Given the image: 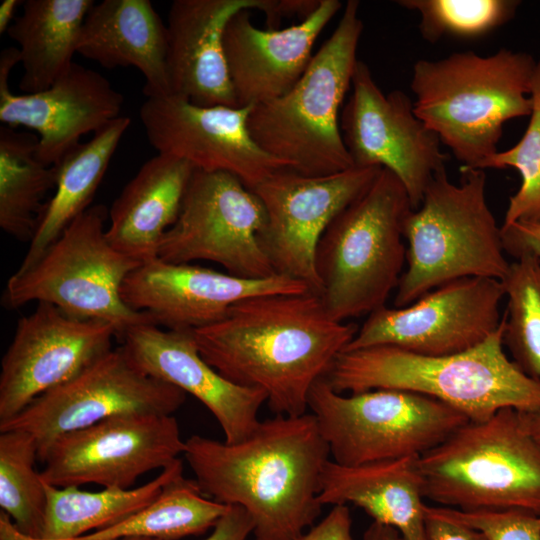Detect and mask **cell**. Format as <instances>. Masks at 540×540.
I'll return each instance as SVG.
<instances>
[{"label": "cell", "instance_id": "cell-20", "mask_svg": "<svg viewBox=\"0 0 540 540\" xmlns=\"http://www.w3.org/2000/svg\"><path fill=\"white\" fill-rule=\"evenodd\" d=\"M20 63L17 47L0 55V120L12 128L24 126L37 132V157L54 166L81 137L95 133L118 118L124 103L103 75L73 63L49 88L37 93L15 94L8 79Z\"/></svg>", "mask_w": 540, "mask_h": 540}, {"label": "cell", "instance_id": "cell-25", "mask_svg": "<svg viewBox=\"0 0 540 540\" xmlns=\"http://www.w3.org/2000/svg\"><path fill=\"white\" fill-rule=\"evenodd\" d=\"M418 457L358 466L328 460L319 492L320 504H353L373 521L395 528L401 540H428Z\"/></svg>", "mask_w": 540, "mask_h": 540}, {"label": "cell", "instance_id": "cell-42", "mask_svg": "<svg viewBox=\"0 0 540 540\" xmlns=\"http://www.w3.org/2000/svg\"><path fill=\"white\" fill-rule=\"evenodd\" d=\"M362 540H401V537L395 528L373 521L365 530Z\"/></svg>", "mask_w": 540, "mask_h": 540}, {"label": "cell", "instance_id": "cell-21", "mask_svg": "<svg viewBox=\"0 0 540 540\" xmlns=\"http://www.w3.org/2000/svg\"><path fill=\"white\" fill-rule=\"evenodd\" d=\"M121 340L145 373L191 394L207 407L226 443L245 440L260 423L258 411L267 401L265 392L236 385L219 374L201 356L192 331L143 324L129 329Z\"/></svg>", "mask_w": 540, "mask_h": 540}, {"label": "cell", "instance_id": "cell-2", "mask_svg": "<svg viewBox=\"0 0 540 540\" xmlns=\"http://www.w3.org/2000/svg\"><path fill=\"white\" fill-rule=\"evenodd\" d=\"M183 455L206 497L245 509L254 540H299L320 515L330 452L311 413L260 421L235 444L192 435Z\"/></svg>", "mask_w": 540, "mask_h": 540}, {"label": "cell", "instance_id": "cell-9", "mask_svg": "<svg viewBox=\"0 0 540 540\" xmlns=\"http://www.w3.org/2000/svg\"><path fill=\"white\" fill-rule=\"evenodd\" d=\"M108 210L90 206L77 216L36 263L8 279L3 303L11 309L27 303H48L79 319L106 322L117 338L138 325L156 324L152 316L129 308L121 286L140 262L109 242ZM157 325V324H156Z\"/></svg>", "mask_w": 540, "mask_h": 540}, {"label": "cell", "instance_id": "cell-31", "mask_svg": "<svg viewBox=\"0 0 540 540\" xmlns=\"http://www.w3.org/2000/svg\"><path fill=\"white\" fill-rule=\"evenodd\" d=\"M227 508V505L206 497L195 480L181 474L142 509L112 526L74 540H113L123 537L178 540L213 528Z\"/></svg>", "mask_w": 540, "mask_h": 540}, {"label": "cell", "instance_id": "cell-14", "mask_svg": "<svg viewBox=\"0 0 540 540\" xmlns=\"http://www.w3.org/2000/svg\"><path fill=\"white\" fill-rule=\"evenodd\" d=\"M184 449L173 415H117L58 436L44 454L40 475L55 487L94 483L130 489L141 475L172 464Z\"/></svg>", "mask_w": 540, "mask_h": 540}, {"label": "cell", "instance_id": "cell-8", "mask_svg": "<svg viewBox=\"0 0 540 540\" xmlns=\"http://www.w3.org/2000/svg\"><path fill=\"white\" fill-rule=\"evenodd\" d=\"M424 497L463 511L540 515V443L521 413L503 408L468 421L418 457Z\"/></svg>", "mask_w": 540, "mask_h": 540}, {"label": "cell", "instance_id": "cell-15", "mask_svg": "<svg viewBox=\"0 0 540 540\" xmlns=\"http://www.w3.org/2000/svg\"><path fill=\"white\" fill-rule=\"evenodd\" d=\"M504 296L498 279L466 277L448 282L407 306L385 305L373 311L344 350L394 346L426 356L469 350L500 326Z\"/></svg>", "mask_w": 540, "mask_h": 540}, {"label": "cell", "instance_id": "cell-37", "mask_svg": "<svg viewBox=\"0 0 540 540\" xmlns=\"http://www.w3.org/2000/svg\"><path fill=\"white\" fill-rule=\"evenodd\" d=\"M505 252L517 258L531 254L540 259V222L519 221L501 226Z\"/></svg>", "mask_w": 540, "mask_h": 540}, {"label": "cell", "instance_id": "cell-23", "mask_svg": "<svg viewBox=\"0 0 540 540\" xmlns=\"http://www.w3.org/2000/svg\"><path fill=\"white\" fill-rule=\"evenodd\" d=\"M268 0H174L167 21L170 94L203 107H238L223 36L242 10H266Z\"/></svg>", "mask_w": 540, "mask_h": 540}, {"label": "cell", "instance_id": "cell-1", "mask_svg": "<svg viewBox=\"0 0 540 540\" xmlns=\"http://www.w3.org/2000/svg\"><path fill=\"white\" fill-rule=\"evenodd\" d=\"M358 327L336 321L310 291L249 297L192 331L203 359L230 382L267 395L276 415L300 416Z\"/></svg>", "mask_w": 540, "mask_h": 540}, {"label": "cell", "instance_id": "cell-11", "mask_svg": "<svg viewBox=\"0 0 540 540\" xmlns=\"http://www.w3.org/2000/svg\"><path fill=\"white\" fill-rule=\"evenodd\" d=\"M265 221L262 202L236 176L195 169L158 257L177 264L211 261L244 279L270 277L276 273L260 242Z\"/></svg>", "mask_w": 540, "mask_h": 540}, {"label": "cell", "instance_id": "cell-6", "mask_svg": "<svg viewBox=\"0 0 540 540\" xmlns=\"http://www.w3.org/2000/svg\"><path fill=\"white\" fill-rule=\"evenodd\" d=\"M458 184L445 167L428 184L418 208L407 216V269L396 288L395 307L407 306L429 291L466 277L502 280L510 263L501 227L486 199V174L460 169Z\"/></svg>", "mask_w": 540, "mask_h": 540}, {"label": "cell", "instance_id": "cell-10", "mask_svg": "<svg viewBox=\"0 0 540 540\" xmlns=\"http://www.w3.org/2000/svg\"><path fill=\"white\" fill-rule=\"evenodd\" d=\"M308 408L335 463L344 466L419 457L469 419L434 398L398 389L344 396L325 377L312 386Z\"/></svg>", "mask_w": 540, "mask_h": 540}, {"label": "cell", "instance_id": "cell-24", "mask_svg": "<svg viewBox=\"0 0 540 540\" xmlns=\"http://www.w3.org/2000/svg\"><path fill=\"white\" fill-rule=\"evenodd\" d=\"M77 53L106 69L135 67L146 97L170 94L167 27L150 0H103L87 12Z\"/></svg>", "mask_w": 540, "mask_h": 540}, {"label": "cell", "instance_id": "cell-5", "mask_svg": "<svg viewBox=\"0 0 540 540\" xmlns=\"http://www.w3.org/2000/svg\"><path fill=\"white\" fill-rule=\"evenodd\" d=\"M349 0L330 37L284 95L251 106L248 129L258 146L306 176L354 167L340 130V108L352 84L363 22Z\"/></svg>", "mask_w": 540, "mask_h": 540}, {"label": "cell", "instance_id": "cell-38", "mask_svg": "<svg viewBox=\"0 0 540 540\" xmlns=\"http://www.w3.org/2000/svg\"><path fill=\"white\" fill-rule=\"evenodd\" d=\"M299 540H354L349 507L334 505L329 513Z\"/></svg>", "mask_w": 540, "mask_h": 540}, {"label": "cell", "instance_id": "cell-19", "mask_svg": "<svg viewBox=\"0 0 540 540\" xmlns=\"http://www.w3.org/2000/svg\"><path fill=\"white\" fill-rule=\"evenodd\" d=\"M306 291L309 289L304 283L279 274L244 279L157 257L128 274L121 286V297L129 308L150 314L158 326L194 331L220 321L232 305L243 299Z\"/></svg>", "mask_w": 540, "mask_h": 540}, {"label": "cell", "instance_id": "cell-29", "mask_svg": "<svg viewBox=\"0 0 540 540\" xmlns=\"http://www.w3.org/2000/svg\"><path fill=\"white\" fill-rule=\"evenodd\" d=\"M183 474L178 458L148 483L130 489L103 488L98 492L45 483L47 505L40 540H74L87 532L112 526L155 500L164 487Z\"/></svg>", "mask_w": 540, "mask_h": 540}, {"label": "cell", "instance_id": "cell-16", "mask_svg": "<svg viewBox=\"0 0 540 540\" xmlns=\"http://www.w3.org/2000/svg\"><path fill=\"white\" fill-rule=\"evenodd\" d=\"M351 87L340 130L353 165L390 170L418 208L433 176L445 167L439 137L416 116L407 94L382 92L363 61L356 64Z\"/></svg>", "mask_w": 540, "mask_h": 540}, {"label": "cell", "instance_id": "cell-3", "mask_svg": "<svg viewBox=\"0 0 540 540\" xmlns=\"http://www.w3.org/2000/svg\"><path fill=\"white\" fill-rule=\"evenodd\" d=\"M505 315L479 345L455 354L426 356L394 346L344 350L325 379L338 392L398 389L439 400L469 421H484L503 408L540 411V380L525 374L506 354Z\"/></svg>", "mask_w": 540, "mask_h": 540}, {"label": "cell", "instance_id": "cell-7", "mask_svg": "<svg viewBox=\"0 0 540 540\" xmlns=\"http://www.w3.org/2000/svg\"><path fill=\"white\" fill-rule=\"evenodd\" d=\"M412 210L402 182L382 168L371 186L326 228L315 268L319 296L333 319L345 322L385 306L406 262L403 228Z\"/></svg>", "mask_w": 540, "mask_h": 540}, {"label": "cell", "instance_id": "cell-33", "mask_svg": "<svg viewBox=\"0 0 540 540\" xmlns=\"http://www.w3.org/2000/svg\"><path fill=\"white\" fill-rule=\"evenodd\" d=\"M501 282L507 297L504 347L525 374L540 380V259L518 256Z\"/></svg>", "mask_w": 540, "mask_h": 540}, {"label": "cell", "instance_id": "cell-18", "mask_svg": "<svg viewBox=\"0 0 540 540\" xmlns=\"http://www.w3.org/2000/svg\"><path fill=\"white\" fill-rule=\"evenodd\" d=\"M114 337L116 330L106 322L79 319L54 305L38 303L18 320L2 357L0 423L111 350Z\"/></svg>", "mask_w": 540, "mask_h": 540}, {"label": "cell", "instance_id": "cell-27", "mask_svg": "<svg viewBox=\"0 0 540 540\" xmlns=\"http://www.w3.org/2000/svg\"><path fill=\"white\" fill-rule=\"evenodd\" d=\"M127 116H119L80 142L55 165L54 194L46 203L36 233L17 270L38 261L66 227L90 207L123 135L130 126Z\"/></svg>", "mask_w": 540, "mask_h": 540}, {"label": "cell", "instance_id": "cell-41", "mask_svg": "<svg viewBox=\"0 0 540 540\" xmlns=\"http://www.w3.org/2000/svg\"><path fill=\"white\" fill-rule=\"evenodd\" d=\"M0 540H36L24 533L8 513L0 511Z\"/></svg>", "mask_w": 540, "mask_h": 540}, {"label": "cell", "instance_id": "cell-44", "mask_svg": "<svg viewBox=\"0 0 540 540\" xmlns=\"http://www.w3.org/2000/svg\"><path fill=\"white\" fill-rule=\"evenodd\" d=\"M520 413L526 430L538 443H540V411Z\"/></svg>", "mask_w": 540, "mask_h": 540}, {"label": "cell", "instance_id": "cell-28", "mask_svg": "<svg viewBox=\"0 0 540 540\" xmlns=\"http://www.w3.org/2000/svg\"><path fill=\"white\" fill-rule=\"evenodd\" d=\"M93 0H26L7 30L18 44L23 93L49 88L74 63L84 18Z\"/></svg>", "mask_w": 540, "mask_h": 540}, {"label": "cell", "instance_id": "cell-26", "mask_svg": "<svg viewBox=\"0 0 540 540\" xmlns=\"http://www.w3.org/2000/svg\"><path fill=\"white\" fill-rule=\"evenodd\" d=\"M194 170L187 161L166 154L146 161L109 209L106 235L111 245L140 263L157 258Z\"/></svg>", "mask_w": 540, "mask_h": 540}, {"label": "cell", "instance_id": "cell-13", "mask_svg": "<svg viewBox=\"0 0 540 540\" xmlns=\"http://www.w3.org/2000/svg\"><path fill=\"white\" fill-rule=\"evenodd\" d=\"M381 169L354 166L335 174L306 176L283 168L256 186L252 191L266 214L260 242L275 273L298 280L319 295L315 255L320 238Z\"/></svg>", "mask_w": 540, "mask_h": 540}, {"label": "cell", "instance_id": "cell-4", "mask_svg": "<svg viewBox=\"0 0 540 540\" xmlns=\"http://www.w3.org/2000/svg\"><path fill=\"white\" fill-rule=\"evenodd\" d=\"M536 66L531 55L508 49L421 59L410 84L414 112L451 150L460 169H481L498 152L504 124L531 115Z\"/></svg>", "mask_w": 540, "mask_h": 540}, {"label": "cell", "instance_id": "cell-39", "mask_svg": "<svg viewBox=\"0 0 540 540\" xmlns=\"http://www.w3.org/2000/svg\"><path fill=\"white\" fill-rule=\"evenodd\" d=\"M425 531L428 540H488L479 530L435 514L425 505Z\"/></svg>", "mask_w": 540, "mask_h": 540}, {"label": "cell", "instance_id": "cell-45", "mask_svg": "<svg viewBox=\"0 0 540 540\" xmlns=\"http://www.w3.org/2000/svg\"><path fill=\"white\" fill-rule=\"evenodd\" d=\"M113 540H158V539L145 538V537H123V538H117Z\"/></svg>", "mask_w": 540, "mask_h": 540}, {"label": "cell", "instance_id": "cell-36", "mask_svg": "<svg viewBox=\"0 0 540 540\" xmlns=\"http://www.w3.org/2000/svg\"><path fill=\"white\" fill-rule=\"evenodd\" d=\"M430 509L443 518L481 531L488 540H540V515L531 512L463 511L433 506Z\"/></svg>", "mask_w": 540, "mask_h": 540}, {"label": "cell", "instance_id": "cell-43", "mask_svg": "<svg viewBox=\"0 0 540 540\" xmlns=\"http://www.w3.org/2000/svg\"><path fill=\"white\" fill-rule=\"evenodd\" d=\"M23 1L4 0L0 5V34L7 32L10 25L15 20L14 14L17 7L22 5Z\"/></svg>", "mask_w": 540, "mask_h": 540}, {"label": "cell", "instance_id": "cell-22", "mask_svg": "<svg viewBox=\"0 0 540 540\" xmlns=\"http://www.w3.org/2000/svg\"><path fill=\"white\" fill-rule=\"evenodd\" d=\"M341 7L338 0H321L300 23L266 30L251 22V11L236 13L225 27L223 45L238 107L287 93L308 67L316 39Z\"/></svg>", "mask_w": 540, "mask_h": 540}, {"label": "cell", "instance_id": "cell-30", "mask_svg": "<svg viewBox=\"0 0 540 540\" xmlns=\"http://www.w3.org/2000/svg\"><path fill=\"white\" fill-rule=\"evenodd\" d=\"M39 137L0 127V227L19 241H32L46 198L55 189L54 166L37 157Z\"/></svg>", "mask_w": 540, "mask_h": 540}, {"label": "cell", "instance_id": "cell-34", "mask_svg": "<svg viewBox=\"0 0 540 540\" xmlns=\"http://www.w3.org/2000/svg\"><path fill=\"white\" fill-rule=\"evenodd\" d=\"M398 5L420 16L424 39L436 42L443 36L478 37L500 27L515 14L514 0H400Z\"/></svg>", "mask_w": 540, "mask_h": 540}, {"label": "cell", "instance_id": "cell-17", "mask_svg": "<svg viewBox=\"0 0 540 540\" xmlns=\"http://www.w3.org/2000/svg\"><path fill=\"white\" fill-rule=\"evenodd\" d=\"M250 108L203 107L167 94L147 97L139 116L157 153L183 159L198 170L230 173L253 190L287 167L252 138L247 125Z\"/></svg>", "mask_w": 540, "mask_h": 540}, {"label": "cell", "instance_id": "cell-35", "mask_svg": "<svg viewBox=\"0 0 540 540\" xmlns=\"http://www.w3.org/2000/svg\"><path fill=\"white\" fill-rule=\"evenodd\" d=\"M531 96L534 106L523 137L481 166L482 170L513 167L520 173L521 186L509 199L502 227L519 221L540 222V60L537 61Z\"/></svg>", "mask_w": 540, "mask_h": 540}, {"label": "cell", "instance_id": "cell-40", "mask_svg": "<svg viewBox=\"0 0 540 540\" xmlns=\"http://www.w3.org/2000/svg\"><path fill=\"white\" fill-rule=\"evenodd\" d=\"M253 529V521L245 509L229 505L211 534L202 540H248Z\"/></svg>", "mask_w": 540, "mask_h": 540}, {"label": "cell", "instance_id": "cell-12", "mask_svg": "<svg viewBox=\"0 0 540 540\" xmlns=\"http://www.w3.org/2000/svg\"><path fill=\"white\" fill-rule=\"evenodd\" d=\"M185 399V392L139 368L121 345L1 422L0 432L31 434L42 461L50 444L62 434L117 415H172Z\"/></svg>", "mask_w": 540, "mask_h": 540}, {"label": "cell", "instance_id": "cell-32", "mask_svg": "<svg viewBox=\"0 0 540 540\" xmlns=\"http://www.w3.org/2000/svg\"><path fill=\"white\" fill-rule=\"evenodd\" d=\"M33 436L20 430L0 432V507L30 537L40 540L47 505L45 482L35 469Z\"/></svg>", "mask_w": 540, "mask_h": 540}]
</instances>
